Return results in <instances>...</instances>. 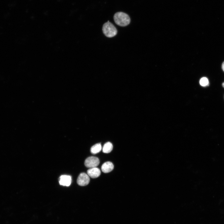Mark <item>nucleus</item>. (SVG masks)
<instances>
[{"instance_id":"nucleus-12","label":"nucleus","mask_w":224,"mask_h":224,"mask_svg":"<svg viewBox=\"0 0 224 224\" xmlns=\"http://www.w3.org/2000/svg\"><path fill=\"white\" fill-rule=\"evenodd\" d=\"M222 86L224 88V82L222 83Z\"/></svg>"},{"instance_id":"nucleus-3","label":"nucleus","mask_w":224,"mask_h":224,"mask_svg":"<svg viewBox=\"0 0 224 224\" xmlns=\"http://www.w3.org/2000/svg\"><path fill=\"white\" fill-rule=\"evenodd\" d=\"M100 161L98 158L95 156H90L87 158L84 162L87 167L92 168L97 167L99 164Z\"/></svg>"},{"instance_id":"nucleus-6","label":"nucleus","mask_w":224,"mask_h":224,"mask_svg":"<svg viewBox=\"0 0 224 224\" xmlns=\"http://www.w3.org/2000/svg\"><path fill=\"white\" fill-rule=\"evenodd\" d=\"M101 173L100 170L96 167L91 168L87 170V174L89 176L95 178L100 176Z\"/></svg>"},{"instance_id":"nucleus-10","label":"nucleus","mask_w":224,"mask_h":224,"mask_svg":"<svg viewBox=\"0 0 224 224\" xmlns=\"http://www.w3.org/2000/svg\"><path fill=\"white\" fill-rule=\"evenodd\" d=\"M199 82L200 85L203 86H205L209 85L208 79L206 77L202 78L200 80Z\"/></svg>"},{"instance_id":"nucleus-1","label":"nucleus","mask_w":224,"mask_h":224,"mask_svg":"<svg viewBox=\"0 0 224 224\" xmlns=\"http://www.w3.org/2000/svg\"><path fill=\"white\" fill-rule=\"evenodd\" d=\"M114 19L117 25L123 27L127 26L130 22V19L129 16L122 12L116 13L114 15Z\"/></svg>"},{"instance_id":"nucleus-11","label":"nucleus","mask_w":224,"mask_h":224,"mask_svg":"<svg viewBox=\"0 0 224 224\" xmlns=\"http://www.w3.org/2000/svg\"><path fill=\"white\" fill-rule=\"evenodd\" d=\"M222 70L224 72V62H223L222 63Z\"/></svg>"},{"instance_id":"nucleus-9","label":"nucleus","mask_w":224,"mask_h":224,"mask_svg":"<svg viewBox=\"0 0 224 224\" xmlns=\"http://www.w3.org/2000/svg\"><path fill=\"white\" fill-rule=\"evenodd\" d=\"M102 149L101 144L97 143L92 146L91 148V152L93 154H96L101 150Z\"/></svg>"},{"instance_id":"nucleus-8","label":"nucleus","mask_w":224,"mask_h":224,"mask_svg":"<svg viewBox=\"0 0 224 224\" xmlns=\"http://www.w3.org/2000/svg\"><path fill=\"white\" fill-rule=\"evenodd\" d=\"M113 145L110 142H106L104 145L102 151L104 153H108L110 152L113 149Z\"/></svg>"},{"instance_id":"nucleus-2","label":"nucleus","mask_w":224,"mask_h":224,"mask_svg":"<svg viewBox=\"0 0 224 224\" xmlns=\"http://www.w3.org/2000/svg\"><path fill=\"white\" fill-rule=\"evenodd\" d=\"M102 30L105 35L109 38L114 37L117 33V30L116 28L109 21L103 24Z\"/></svg>"},{"instance_id":"nucleus-4","label":"nucleus","mask_w":224,"mask_h":224,"mask_svg":"<svg viewBox=\"0 0 224 224\" xmlns=\"http://www.w3.org/2000/svg\"><path fill=\"white\" fill-rule=\"evenodd\" d=\"M90 178L88 174L85 173L80 174L77 180V184L81 186L87 185L90 182Z\"/></svg>"},{"instance_id":"nucleus-5","label":"nucleus","mask_w":224,"mask_h":224,"mask_svg":"<svg viewBox=\"0 0 224 224\" xmlns=\"http://www.w3.org/2000/svg\"><path fill=\"white\" fill-rule=\"evenodd\" d=\"M72 181L71 177L68 175H62L61 176L59 179V182L60 185L68 186L70 185Z\"/></svg>"},{"instance_id":"nucleus-7","label":"nucleus","mask_w":224,"mask_h":224,"mask_svg":"<svg viewBox=\"0 0 224 224\" xmlns=\"http://www.w3.org/2000/svg\"><path fill=\"white\" fill-rule=\"evenodd\" d=\"M114 167V165L111 162L107 161L103 164L101 166V169L104 173H108L112 171Z\"/></svg>"}]
</instances>
